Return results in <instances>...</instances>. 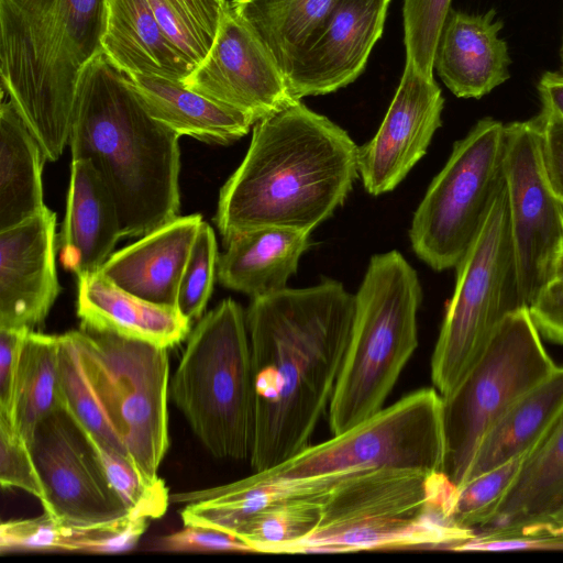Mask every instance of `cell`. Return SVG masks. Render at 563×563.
Returning <instances> with one entry per match:
<instances>
[{
	"mask_svg": "<svg viewBox=\"0 0 563 563\" xmlns=\"http://www.w3.org/2000/svg\"><path fill=\"white\" fill-rule=\"evenodd\" d=\"M355 311L336 280L252 298L245 312L254 388V472L309 445L329 408Z\"/></svg>",
	"mask_w": 563,
	"mask_h": 563,
	"instance_id": "6da1fadb",
	"label": "cell"
},
{
	"mask_svg": "<svg viewBox=\"0 0 563 563\" xmlns=\"http://www.w3.org/2000/svg\"><path fill=\"white\" fill-rule=\"evenodd\" d=\"M357 162L347 132L300 100L258 120L219 194L214 222L223 242L266 227L310 233L345 201Z\"/></svg>",
	"mask_w": 563,
	"mask_h": 563,
	"instance_id": "7a4b0ae2",
	"label": "cell"
},
{
	"mask_svg": "<svg viewBox=\"0 0 563 563\" xmlns=\"http://www.w3.org/2000/svg\"><path fill=\"white\" fill-rule=\"evenodd\" d=\"M179 137L150 114L130 76L104 53L84 69L68 144L112 196L122 236H143L179 217Z\"/></svg>",
	"mask_w": 563,
	"mask_h": 563,
	"instance_id": "3957f363",
	"label": "cell"
},
{
	"mask_svg": "<svg viewBox=\"0 0 563 563\" xmlns=\"http://www.w3.org/2000/svg\"><path fill=\"white\" fill-rule=\"evenodd\" d=\"M108 0H0L2 89L57 161L69 141L81 73L103 53Z\"/></svg>",
	"mask_w": 563,
	"mask_h": 563,
	"instance_id": "277c9868",
	"label": "cell"
},
{
	"mask_svg": "<svg viewBox=\"0 0 563 563\" xmlns=\"http://www.w3.org/2000/svg\"><path fill=\"white\" fill-rule=\"evenodd\" d=\"M455 493L442 472L379 467L353 473L327 494L316 529L280 553L459 550L471 534L452 519Z\"/></svg>",
	"mask_w": 563,
	"mask_h": 563,
	"instance_id": "5b68a950",
	"label": "cell"
},
{
	"mask_svg": "<svg viewBox=\"0 0 563 563\" xmlns=\"http://www.w3.org/2000/svg\"><path fill=\"white\" fill-rule=\"evenodd\" d=\"M354 297L351 334L328 408L332 435L384 408L418 346L422 288L402 254L394 250L372 256Z\"/></svg>",
	"mask_w": 563,
	"mask_h": 563,
	"instance_id": "8992f818",
	"label": "cell"
},
{
	"mask_svg": "<svg viewBox=\"0 0 563 563\" xmlns=\"http://www.w3.org/2000/svg\"><path fill=\"white\" fill-rule=\"evenodd\" d=\"M169 396L216 457L250 460L254 388L246 314L222 300L189 333Z\"/></svg>",
	"mask_w": 563,
	"mask_h": 563,
	"instance_id": "52a82bcc",
	"label": "cell"
},
{
	"mask_svg": "<svg viewBox=\"0 0 563 563\" xmlns=\"http://www.w3.org/2000/svg\"><path fill=\"white\" fill-rule=\"evenodd\" d=\"M431 357V380L451 394L477 361L490 336L520 302L505 181L470 249L457 264Z\"/></svg>",
	"mask_w": 563,
	"mask_h": 563,
	"instance_id": "ba28073f",
	"label": "cell"
},
{
	"mask_svg": "<svg viewBox=\"0 0 563 563\" xmlns=\"http://www.w3.org/2000/svg\"><path fill=\"white\" fill-rule=\"evenodd\" d=\"M556 367L529 308L507 314L455 389L442 397V473L456 488L486 432Z\"/></svg>",
	"mask_w": 563,
	"mask_h": 563,
	"instance_id": "9c48e42d",
	"label": "cell"
},
{
	"mask_svg": "<svg viewBox=\"0 0 563 563\" xmlns=\"http://www.w3.org/2000/svg\"><path fill=\"white\" fill-rule=\"evenodd\" d=\"M85 372L131 461L150 479L169 445L166 347L109 331H70Z\"/></svg>",
	"mask_w": 563,
	"mask_h": 563,
	"instance_id": "30bf717a",
	"label": "cell"
},
{
	"mask_svg": "<svg viewBox=\"0 0 563 563\" xmlns=\"http://www.w3.org/2000/svg\"><path fill=\"white\" fill-rule=\"evenodd\" d=\"M442 397L415 390L356 427L308 445L287 461L252 476L264 483L342 476L379 467L442 472Z\"/></svg>",
	"mask_w": 563,
	"mask_h": 563,
	"instance_id": "8fae6325",
	"label": "cell"
},
{
	"mask_svg": "<svg viewBox=\"0 0 563 563\" xmlns=\"http://www.w3.org/2000/svg\"><path fill=\"white\" fill-rule=\"evenodd\" d=\"M506 125L483 118L460 141L413 213L415 254L433 271L455 268L505 181Z\"/></svg>",
	"mask_w": 563,
	"mask_h": 563,
	"instance_id": "7c38bea8",
	"label": "cell"
},
{
	"mask_svg": "<svg viewBox=\"0 0 563 563\" xmlns=\"http://www.w3.org/2000/svg\"><path fill=\"white\" fill-rule=\"evenodd\" d=\"M504 177L519 298L530 308L563 252V205L544 170L538 115L506 125Z\"/></svg>",
	"mask_w": 563,
	"mask_h": 563,
	"instance_id": "4fadbf2b",
	"label": "cell"
},
{
	"mask_svg": "<svg viewBox=\"0 0 563 563\" xmlns=\"http://www.w3.org/2000/svg\"><path fill=\"white\" fill-rule=\"evenodd\" d=\"M29 446L44 488V511L58 521L90 527L130 516L89 435L66 409L41 420Z\"/></svg>",
	"mask_w": 563,
	"mask_h": 563,
	"instance_id": "5bb4252c",
	"label": "cell"
},
{
	"mask_svg": "<svg viewBox=\"0 0 563 563\" xmlns=\"http://www.w3.org/2000/svg\"><path fill=\"white\" fill-rule=\"evenodd\" d=\"M184 84L254 122L298 100L273 56L230 2L210 52Z\"/></svg>",
	"mask_w": 563,
	"mask_h": 563,
	"instance_id": "9a60e30c",
	"label": "cell"
},
{
	"mask_svg": "<svg viewBox=\"0 0 563 563\" xmlns=\"http://www.w3.org/2000/svg\"><path fill=\"white\" fill-rule=\"evenodd\" d=\"M444 98L434 80L405 63L402 76L376 134L358 147V173L365 190H394L423 157L441 126Z\"/></svg>",
	"mask_w": 563,
	"mask_h": 563,
	"instance_id": "2e32d148",
	"label": "cell"
},
{
	"mask_svg": "<svg viewBox=\"0 0 563 563\" xmlns=\"http://www.w3.org/2000/svg\"><path fill=\"white\" fill-rule=\"evenodd\" d=\"M563 528V412L528 453L516 478L462 550L548 540Z\"/></svg>",
	"mask_w": 563,
	"mask_h": 563,
	"instance_id": "e0dca14e",
	"label": "cell"
},
{
	"mask_svg": "<svg viewBox=\"0 0 563 563\" xmlns=\"http://www.w3.org/2000/svg\"><path fill=\"white\" fill-rule=\"evenodd\" d=\"M56 214L47 207L35 217L0 231V328L41 324L57 296Z\"/></svg>",
	"mask_w": 563,
	"mask_h": 563,
	"instance_id": "ac0fdd59",
	"label": "cell"
},
{
	"mask_svg": "<svg viewBox=\"0 0 563 563\" xmlns=\"http://www.w3.org/2000/svg\"><path fill=\"white\" fill-rule=\"evenodd\" d=\"M390 0H339L287 82L295 99L333 92L365 69L382 36Z\"/></svg>",
	"mask_w": 563,
	"mask_h": 563,
	"instance_id": "d6986e66",
	"label": "cell"
},
{
	"mask_svg": "<svg viewBox=\"0 0 563 563\" xmlns=\"http://www.w3.org/2000/svg\"><path fill=\"white\" fill-rule=\"evenodd\" d=\"M503 25L495 9L482 14L449 10L433 71L456 97L479 99L509 79L511 59L506 41L499 37Z\"/></svg>",
	"mask_w": 563,
	"mask_h": 563,
	"instance_id": "ffe728a7",
	"label": "cell"
},
{
	"mask_svg": "<svg viewBox=\"0 0 563 563\" xmlns=\"http://www.w3.org/2000/svg\"><path fill=\"white\" fill-rule=\"evenodd\" d=\"M202 222L198 213L177 217L112 253L99 272L134 296L176 307L181 274Z\"/></svg>",
	"mask_w": 563,
	"mask_h": 563,
	"instance_id": "44dd1931",
	"label": "cell"
},
{
	"mask_svg": "<svg viewBox=\"0 0 563 563\" xmlns=\"http://www.w3.org/2000/svg\"><path fill=\"white\" fill-rule=\"evenodd\" d=\"M122 238L117 206L87 161L73 159L59 261L78 276L100 271Z\"/></svg>",
	"mask_w": 563,
	"mask_h": 563,
	"instance_id": "7402d4cb",
	"label": "cell"
},
{
	"mask_svg": "<svg viewBox=\"0 0 563 563\" xmlns=\"http://www.w3.org/2000/svg\"><path fill=\"white\" fill-rule=\"evenodd\" d=\"M77 285L80 328L109 331L166 349L180 343L190 333V320L176 307L156 305L134 296L99 271L78 276Z\"/></svg>",
	"mask_w": 563,
	"mask_h": 563,
	"instance_id": "603a6c76",
	"label": "cell"
},
{
	"mask_svg": "<svg viewBox=\"0 0 563 563\" xmlns=\"http://www.w3.org/2000/svg\"><path fill=\"white\" fill-rule=\"evenodd\" d=\"M305 231L266 227L231 236L219 256L217 276L227 288L251 298L286 288L309 247Z\"/></svg>",
	"mask_w": 563,
	"mask_h": 563,
	"instance_id": "cb8c5ba5",
	"label": "cell"
},
{
	"mask_svg": "<svg viewBox=\"0 0 563 563\" xmlns=\"http://www.w3.org/2000/svg\"><path fill=\"white\" fill-rule=\"evenodd\" d=\"M128 75L150 114L179 136L227 145L246 135L255 123L247 114L190 89L183 81Z\"/></svg>",
	"mask_w": 563,
	"mask_h": 563,
	"instance_id": "d4e9b609",
	"label": "cell"
},
{
	"mask_svg": "<svg viewBox=\"0 0 563 563\" xmlns=\"http://www.w3.org/2000/svg\"><path fill=\"white\" fill-rule=\"evenodd\" d=\"M103 53L128 74L184 82L192 73L165 34L148 0H108Z\"/></svg>",
	"mask_w": 563,
	"mask_h": 563,
	"instance_id": "484cf974",
	"label": "cell"
},
{
	"mask_svg": "<svg viewBox=\"0 0 563 563\" xmlns=\"http://www.w3.org/2000/svg\"><path fill=\"white\" fill-rule=\"evenodd\" d=\"M562 412L563 366H558L549 377L518 399L486 432L463 484L530 452Z\"/></svg>",
	"mask_w": 563,
	"mask_h": 563,
	"instance_id": "4316f807",
	"label": "cell"
},
{
	"mask_svg": "<svg viewBox=\"0 0 563 563\" xmlns=\"http://www.w3.org/2000/svg\"><path fill=\"white\" fill-rule=\"evenodd\" d=\"M45 156L15 104L0 108V231L45 208L42 169Z\"/></svg>",
	"mask_w": 563,
	"mask_h": 563,
	"instance_id": "83f0119b",
	"label": "cell"
},
{
	"mask_svg": "<svg viewBox=\"0 0 563 563\" xmlns=\"http://www.w3.org/2000/svg\"><path fill=\"white\" fill-rule=\"evenodd\" d=\"M339 0H232L231 9L273 56L286 79Z\"/></svg>",
	"mask_w": 563,
	"mask_h": 563,
	"instance_id": "f1b7e54d",
	"label": "cell"
},
{
	"mask_svg": "<svg viewBox=\"0 0 563 563\" xmlns=\"http://www.w3.org/2000/svg\"><path fill=\"white\" fill-rule=\"evenodd\" d=\"M60 409H65V400L59 375V335L30 331L16 376L14 427L29 443L38 422Z\"/></svg>",
	"mask_w": 563,
	"mask_h": 563,
	"instance_id": "f546056e",
	"label": "cell"
},
{
	"mask_svg": "<svg viewBox=\"0 0 563 563\" xmlns=\"http://www.w3.org/2000/svg\"><path fill=\"white\" fill-rule=\"evenodd\" d=\"M167 37L192 71L210 52L228 10L227 0H148Z\"/></svg>",
	"mask_w": 563,
	"mask_h": 563,
	"instance_id": "4dcf8cb0",
	"label": "cell"
},
{
	"mask_svg": "<svg viewBox=\"0 0 563 563\" xmlns=\"http://www.w3.org/2000/svg\"><path fill=\"white\" fill-rule=\"evenodd\" d=\"M325 496L274 501L250 516L234 536L253 552L280 553L283 548L308 537L316 529Z\"/></svg>",
	"mask_w": 563,
	"mask_h": 563,
	"instance_id": "1f68e13d",
	"label": "cell"
},
{
	"mask_svg": "<svg viewBox=\"0 0 563 563\" xmlns=\"http://www.w3.org/2000/svg\"><path fill=\"white\" fill-rule=\"evenodd\" d=\"M59 375L65 409L89 435L130 459L99 404L70 332L59 335Z\"/></svg>",
	"mask_w": 563,
	"mask_h": 563,
	"instance_id": "d6a6232c",
	"label": "cell"
},
{
	"mask_svg": "<svg viewBox=\"0 0 563 563\" xmlns=\"http://www.w3.org/2000/svg\"><path fill=\"white\" fill-rule=\"evenodd\" d=\"M89 438L112 488L123 501L129 515L132 518L147 520L161 518L170 501L164 481L161 477H145L129 457L107 443L91 435Z\"/></svg>",
	"mask_w": 563,
	"mask_h": 563,
	"instance_id": "836d02e7",
	"label": "cell"
},
{
	"mask_svg": "<svg viewBox=\"0 0 563 563\" xmlns=\"http://www.w3.org/2000/svg\"><path fill=\"white\" fill-rule=\"evenodd\" d=\"M528 453L476 476L456 488L452 519L459 528L471 534V539L474 529L503 498Z\"/></svg>",
	"mask_w": 563,
	"mask_h": 563,
	"instance_id": "e575fe53",
	"label": "cell"
},
{
	"mask_svg": "<svg viewBox=\"0 0 563 563\" xmlns=\"http://www.w3.org/2000/svg\"><path fill=\"white\" fill-rule=\"evenodd\" d=\"M218 246L213 229L202 222L178 286L176 307L189 319H199L211 296L218 268Z\"/></svg>",
	"mask_w": 563,
	"mask_h": 563,
	"instance_id": "d590c367",
	"label": "cell"
},
{
	"mask_svg": "<svg viewBox=\"0 0 563 563\" xmlns=\"http://www.w3.org/2000/svg\"><path fill=\"white\" fill-rule=\"evenodd\" d=\"M451 0H404L406 64L433 77V57Z\"/></svg>",
	"mask_w": 563,
	"mask_h": 563,
	"instance_id": "8d00e7d4",
	"label": "cell"
},
{
	"mask_svg": "<svg viewBox=\"0 0 563 563\" xmlns=\"http://www.w3.org/2000/svg\"><path fill=\"white\" fill-rule=\"evenodd\" d=\"M77 527L58 521L48 512L30 519H16L0 526V550L75 551Z\"/></svg>",
	"mask_w": 563,
	"mask_h": 563,
	"instance_id": "74e56055",
	"label": "cell"
},
{
	"mask_svg": "<svg viewBox=\"0 0 563 563\" xmlns=\"http://www.w3.org/2000/svg\"><path fill=\"white\" fill-rule=\"evenodd\" d=\"M0 484L16 487L44 499V488L27 441L0 415Z\"/></svg>",
	"mask_w": 563,
	"mask_h": 563,
	"instance_id": "f35d334b",
	"label": "cell"
},
{
	"mask_svg": "<svg viewBox=\"0 0 563 563\" xmlns=\"http://www.w3.org/2000/svg\"><path fill=\"white\" fill-rule=\"evenodd\" d=\"M154 545L164 551L253 552L250 545L233 534L197 526H185L179 531L157 539Z\"/></svg>",
	"mask_w": 563,
	"mask_h": 563,
	"instance_id": "ab89813d",
	"label": "cell"
},
{
	"mask_svg": "<svg viewBox=\"0 0 563 563\" xmlns=\"http://www.w3.org/2000/svg\"><path fill=\"white\" fill-rule=\"evenodd\" d=\"M29 332L27 329L0 328V415L12 423L18 369Z\"/></svg>",
	"mask_w": 563,
	"mask_h": 563,
	"instance_id": "60d3db41",
	"label": "cell"
},
{
	"mask_svg": "<svg viewBox=\"0 0 563 563\" xmlns=\"http://www.w3.org/2000/svg\"><path fill=\"white\" fill-rule=\"evenodd\" d=\"M541 156L549 183L563 205V117L541 110Z\"/></svg>",
	"mask_w": 563,
	"mask_h": 563,
	"instance_id": "b9f144b4",
	"label": "cell"
},
{
	"mask_svg": "<svg viewBox=\"0 0 563 563\" xmlns=\"http://www.w3.org/2000/svg\"><path fill=\"white\" fill-rule=\"evenodd\" d=\"M529 311L541 335L550 342L563 344V280H552Z\"/></svg>",
	"mask_w": 563,
	"mask_h": 563,
	"instance_id": "7bdbcfd3",
	"label": "cell"
},
{
	"mask_svg": "<svg viewBox=\"0 0 563 563\" xmlns=\"http://www.w3.org/2000/svg\"><path fill=\"white\" fill-rule=\"evenodd\" d=\"M542 109L563 117V74L547 71L538 82Z\"/></svg>",
	"mask_w": 563,
	"mask_h": 563,
	"instance_id": "ee69618b",
	"label": "cell"
},
{
	"mask_svg": "<svg viewBox=\"0 0 563 563\" xmlns=\"http://www.w3.org/2000/svg\"><path fill=\"white\" fill-rule=\"evenodd\" d=\"M561 62H562V71H563V41H562V47H561Z\"/></svg>",
	"mask_w": 563,
	"mask_h": 563,
	"instance_id": "f6af8a7d",
	"label": "cell"
}]
</instances>
